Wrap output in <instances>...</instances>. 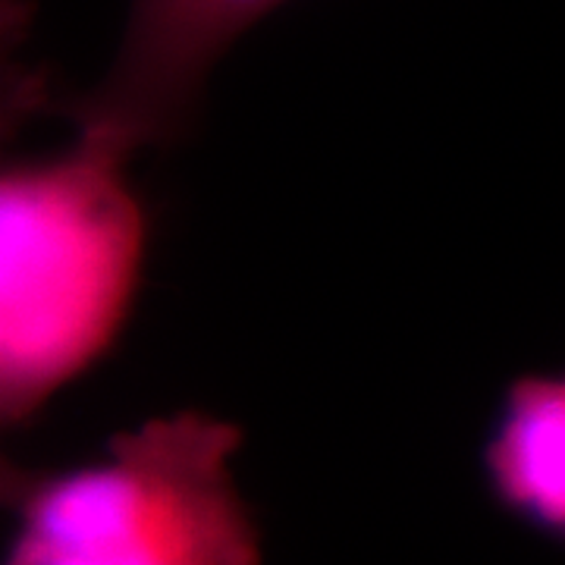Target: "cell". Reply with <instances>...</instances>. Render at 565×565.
<instances>
[{
    "label": "cell",
    "mask_w": 565,
    "mask_h": 565,
    "mask_svg": "<svg viewBox=\"0 0 565 565\" xmlns=\"http://www.w3.org/2000/svg\"><path fill=\"white\" fill-rule=\"evenodd\" d=\"M126 154L92 136L0 158V437L102 355L136 296L148 223Z\"/></svg>",
    "instance_id": "cell-1"
},
{
    "label": "cell",
    "mask_w": 565,
    "mask_h": 565,
    "mask_svg": "<svg viewBox=\"0 0 565 565\" xmlns=\"http://www.w3.org/2000/svg\"><path fill=\"white\" fill-rule=\"evenodd\" d=\"M239 446L236 424L195 408L117 434L104 462L35 475L0 565H262Z\"/></svg>",
    "instance_id": "cell-2"
},
{
    "label": "cell",
    "mask_w": 565,
    "mask_h": 565,
    "mask_svg": "<svg viewBox=\"0 0 565 565\" xmlns=\"http://www.w3.org/2000/svg\"><path fill=\"white\" fill-rule=\"evenodd\" d=\"M282 0H132L120 51L95 92L70 107L79 136L132 158L173 139L230 44Z\"/></svg>",
    "instance_id": "cell-3"
},
{
    "label": "cell",
    "mask_w": 565,
    "mask_h": 565,
    "mask_svg": "<svg viewBox=\"0 0 565 565\" xmlns=\"http://www.w3.org/2000/svg\"><path fill=\"white\" fill-rule=\"evenodd\" d=\"M563 440V377H519L487 444V475L505 509L550 534H563L565 525Z\"/></svg>",
    "instance_id": "cell-4"
},
{
    "label": "cell",
    "mask_w": 565,
    "mask_h": 565,
    "mask_svg": "<svg viewBox=\"0 0 565 565\" xmlns=\"http://www.w3.org/2000/svg\"><path fill=\"white\" fill-rule=\"evenodd\" d=\"M35 0H0V158L32 120L57 107L54 76L29 57Z\"/></svg>",
    "instance_id": "cell-5"
},
{
    "label": "cell",
    "mask_w": 565,
    "mask_h": 565,
    "mask_svg": "<svg viewBox=\"0 0 565 565\" xmlns=\"http://www.w3.org/2000/svg\"><path fill=\"white\" fill-rule=\"evenodd\" d=\"M32 481H35V471L17 465L3 449H0V505L13 509V505L20 503L22 493L32 487Z\"/></svg>",
    "instance_id": "cell-6"
}]
</instances>
